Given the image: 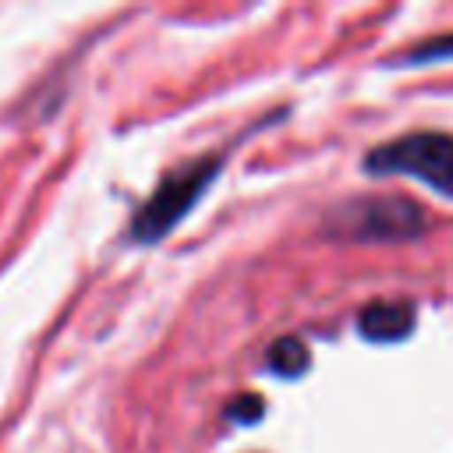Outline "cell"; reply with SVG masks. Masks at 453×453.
Here are the masks:
<instances>
[{
    "label": "cell",
    "mask_w": 453,
    "mask_h": 453,
    "mask_svg": "<svg viewBox=\"0 0 453 453\" xmlns=\"http://www.w3.org/2000/svg\"><path fill=\"white\" fill-rule=\"evenodd\" d=\"M219 163H223L219 156H198V159H191V163L170 170V173L159 180V188L149 195V202L134 212V219H131V237L142 241V244H152V241L166 237V234L191 212V205L205 195V188L216 180Z\"/></svg>",
    "instance_id": "1"
},
{
    "label": "cell",
    "mask_w": 453,
    "mask_h": 453,
    "mask_svg": "<svg viewBox=\"0 0 453 453\" xmlns=\"http://www.w3.org/2000/svg\"><path fill=\"white\" fill-rule=\"evenodd\" d=\"M411 329H414V308L407 301H372L357 319V333L375 343L403 340Z\"/></svg>",
    "instance_id": "4"
},
{
    "label": "cell",
    "mask_w": 453,
    "mask_h": 453,
    "mask_svg": "<svg viewBox=\"0 0 453 453\" xmlns=\"http://www.w3.org/2000/svg\"><path fill=\"white\" fill-rule=\"evenodd\" d=\"M368 173H407L428 188L453 195V134L446 131H411L375 145L365 156Z\"/></svg>",
    "instance_id": "2"
},
{
    "label": "cell",
    "mask_w": 453,
    "mask_h": 453,
    "mask_svg": "<svg viewBox=\"0 0 453 453\" xmlns=\"http://www.w3.org/2000/svg\"><path fill=\"white\" fill-rule=\"evenodd\" d=\"M265 361H269V368H273L276 375L294 379V375H301V372L308 368V347H304L297 336H280V340L269 347Z\"/></svg>",
    "instance_id": "5"
},
{
    "label": "cell",
    "mask_w": 453,
    "mask_h": 453,
    "mask_svg": "<svg viewBox=\"0 0 453 453\" xmlns=\"http://www.w3.org/2000/svg\"><path fill=\"white\" fill-rule=\"evenodd\" d=\"M428 216L411 198L375 195V198H350L336 205L326 219L329 234L357 237V241H393V237H418Z\"/></svg>",
    "instance_id": "3"
},
{
    "label": "cell",
    "mask_w": 453,
    "mask_h": 453,
    "mask_svg": "<svg viewBox=\"0 0 453 453\" xmlns=\"http://www.w3.org/2000/svg\"><path fill=\"white\" fill-rule=\"evenodd\" d=\"M226 414H230V418H237V421H251V418H258V414H262V400H255V396H241Z\"/></svg>",
    "instance_id": "7"
},
{
    "label": "cell",
    "mask_w": 453,
    "mask_h": 453,
    "mask_svg": "<svg viewBox=\"0 0 453 453\" xmlns=\"http://www.w3.org/2000/svg\"><path fill=\"white\" fill-rule=\"evenodd\" d=\"M435 60H453V35H435L400 57V64H435Z\"/></svg>",
    "instance_id": "6"
}]
</instances>
